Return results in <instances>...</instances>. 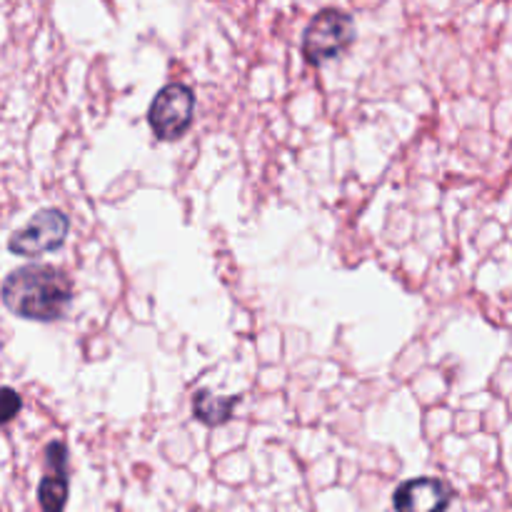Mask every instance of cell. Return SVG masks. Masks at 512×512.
I'll use <instances>...</instances> for the list:
<instances>
[{
    "label": "cell",
    "mask_w": 512,
    "mask_h": 512,
    "mask_svg": "<svg viewBox=\"0 0 512 512\" xmlns=\"http://www.w3.org/2000/svg\"><path fill=\"white\" fill-rule=\"evenodd\" d=\"M73 288L65 273L50 265H25L13 270L3 283V303L10 313L38 323L65 318Z\"/></svg>",
    "instance_id": "cell-1"
},
{
    "label": "cell",
    "mask_w": 512,
    "mask_h": 512,
    "mask_svg": "<svg viewBox=\"0 0 512 512\" xmlns=\"http://www.w3.org/2000/svg\"><path fill=\"white\" fill-rule=\"evenodd\" d=\"M355 40V23L345 10L325 8L303 33V58L308 65H323L338 58Z\"/></svg>",
    "instance_id": "cell-2"
},
{
    "label": "cell",
    "mask_w": 512,
    "mask_h": 512,
    "mask_svg": "<svg viewBox=\"0 0 512 512\" xmlns=\"http://www.w3.org/2000/svg\"><path fill=\"white\" fill-rule=\"evenodd\" d=\"M195 115V95L188 85L170 83L153 98L148 110V123L153 128L155 138L178 140L188 133Z\"/></svg>",
    "instance_id": "cell-3"
},
{
    "label": "cell",
    "mask_w": 512,
    "mask_h": 512,
    "mask_svg": "<svg viewBox=\"0 0 512 512\" xmlns=\"http://www.w3.org/2000/svg\"><path fill=\"white\" fill-rule=\"evenodd\" d=\"M68 230L70 220L63 210L45 208L35 213L23 230H15L8 248L20 258H38V255L58 250L68 238Z\"/></svg>",
    "instance_id": "cell-4"
},
{
    "label": "cell",
    "mask_w": 512,
    "mask_h": 512,
    "mask_svg": "<svg viewBox=\"0 0 512 512\" xmlns=\"http://www.w3.org/2000/svg\"><path fill=\"white\" fill-rule=\"evenodd\" d=\"M453 488L440 478H413L393 493L395 512H448Z\"/></svg>",
    "instance_id": "cell-5"
},
{
    "label": "cell",
    "mask_w": 512,
    "mask_h": 512,
    "mask_svg": "<svg viewBox=\"0 0 512 512\" xmlns=\"http://www.w3.org/2000/svg\"><path fill=\"white\" fill-rule=\"evenodd\" d=\"M45 478L38 485V503L43 512H63L68 505V448L55 440L45 448Z\"/></svg>",
    "instance_id": "cell-6"
},
{
    "label": "cell",
    "mask_w": 512,
    "mask_h": 512,
    "mask_svg": "<svg viewBox=\"0 0 512 512\" xmlns=\"http://www.w3.org/2000/svg\"><path fill=\"white\" fill-rule=\"evenodd\" d=\"M240 395H228V398H218L210 390H198L193 398V418L198 423L208 425V428H218L233 418V410L238 408Z\"/></svg>",
    "instance_id": "cell-7"
},
{
    "label": "cell",
    "mask_w": 512,
    "mask_h": 512,
    "mask_svg": "<svg viewBox=\"0 0 512 512\" xmlns=\"http://www.w3.org/2000/svg\"><path fill=\"white\" fill-rule=\"evenodd\" d=\"M0 400H3V423H10L20 413V408H23V400H20V395L13 388H5Z\"/></svg>",
    "instance_id": "cell-8"
}]
</instances>
